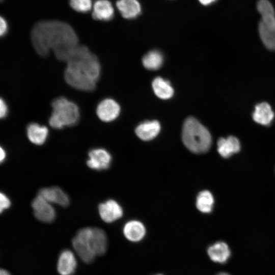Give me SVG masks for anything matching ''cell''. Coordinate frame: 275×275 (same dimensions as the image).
Listing matches in <instances>:
<instances>
[{"mask_svg": "<svg viewBox=\"0 0 275 275\" xmlns=\"http://www.w3.org/2000/svg\"><path fill=\"white\" fill-rule=\"evenodd\" d=\"M163 62L162 54L158 50H153L148 52L142 59L143 65L150 70H156L160 68Z\"/></svg>", "mask_w": 275, "mask_h": 275, "instance_id": "23", "label": "cell"}, {"mask_svg": "<svg viewBox=\"0 0 275 275\" xmlns=\"http://www.w3.org/2000/svg\"><path fill=\"white\" fill-rule=\"evenodd\" d=\"M0 211L2 212L5 209H8L11 205V202L8 197L2 193H1L0 196Z\"/></svg>", "mask_w": 275, "mask_h": 275, "instance_id": "26", "label": "cell"}, {"mask_svg": "<svg viewBox=\"0 0 275 275\" xmlns=\"http://www.w3.org/2000/svg\"><path fill=\"white\" fill-rule=\"evenodd\" d=\"M3 0H1V2H2Z\"/></svg>", "mask_w": 275, "mask_h": 275, "instance_id": "33", "label": "cell"}, {"mask_svg": "<svg viewBox=\"0 0 275 275\" xmlns=\"http://www.w3.org/2000/svg\"><path fill=\"white\" fill-rule=\"evenodd\" d=\"M6 152L3 148H1V161L2 162L6 158Z\"/></svg>", "mask_w": 275, "mask_h": 275, "instance_id": "30", "label": "cell"}, {"mask_svg": "<svg viewBox=\"0 0 275 275\" xmlns=\"http://www.w3.org/2000/svg\"><path fill=\"white\" fill-rule=\"evenodd\" d=\"M69 4L73 10L81 13L89 12L92 7L91 0H69Z\"/></svg>", "mask_w": 275, "mask_h": 275, "instance_id": "25", "label": "cell"}, {"mask_svg": "<svg viewBox=\"0 0 275 275\" xmlns=\"http://www.w3.org/2000/svg\"><path fill=\"white\" fill-rule=\"evenodd\" d=\"M26 134L28 139L32 143L41 145L45 143L48 137V129L45 126L32 123L26 127Z\"/></svg>", "mask_w": 275, "mask_h": 275, "instance_id": "19", "label": "cell"}, {"mask_svg": "<svg viewBox=\"0 0 275 275\" xmlns=\"http://www.w3.org/2000/svg\"><path fill=\"white\" fill-rule=\"evenodd\" d=\"M0 35L3 36L6 35L8 31V24L4 18L1 17L0 18Z\"/></svg>", "mask_w": 275, "mask_h": 275, "instance_id": "28", "label": "cell"}, {"mask_svg": "<svg viewBox=\"0 0 275 275\" xmlns=\"http://www.w3.org/2000/svg\"><path fill=\"white\" fill-rule=\"evenodd\" d=\"M274 118V113L270 105L266 102H262L256 105L253 114L254 120L261 125H268Z\"/></svg>", "mask_w": 275, "mask_h": 275, "instance_id": "20", "label": "cell"}, {"mask_svg": "<svg viewBox=\"0 0 275 275\" xmlns=\"http://www.w3.org/2000/svg\"><path fill=\"white\" fill-rule=\"evenodd\" d=\"M57 59L67 63L64 77L66 82L77 90L91 92L96 87L101 68L98 58L82 45L69 48Z\"/></svg>", "mask_w": 275, "mask_h": 275, "instance_id": "1", "label": "cell"}, {"mask_svg": "<svg viewBox=\"0 0 275 275\" xmlns=\"http://www.w3.org/2000/svg\"><path fill=\"white\" fill-rule=\"evenodd\" d=\"M76 260L73 253L66 250L60 254L57 264V269L60 275H72L76 269Z\"/></svg>", "mask_w": 275, "mask_h": 275, "instance_id": "13", "label": "cell"}, {"mask_svg": "<svg viewBox=\"0 0 275 275\" xmlns=\"http://www.w3.org/2000/svg\"><path fill=\"white\" fill-rule=\"evenodd\" d=\"M88 155L87 164L91 169L101 170L109 167L112 157L106 150L102 148L93 149L90 151Z\"/></svg>", "mask_w": 275, "mask_h": 275, "instance_id": "9", "label": "cell"}, {"mask_svg": "<svg viewBox=\"0 0 275 275\" xmlns=\"http://www.w3.org/2000/svg\"><path fill=\"white\" fill-rule=\"evenodd\" d=\"M240 149L239 140L235 136L221 138L217 142V151L224 158H228L237 153Z\"/></svg>", "mask_w": 275, "mask_h": 275, "instance_id": "17", "label": "cell"}, {"mask_svg": "<svg viewBox=\"0 0 275 275\" xmlns=\"http://www.w3.org/2000/svg\"><path fill=\"white\" fill-rule=\"evenodd\" d=\"M123 232L125 236L128 240L132 241H138L144 236L145 228L140 222L131 221L125 224Z\"/></svg>", "mask_w": 275, "mask_h": 275, "instance_id": "21", "label": "cell"}, {"mask_svg": "<svg viewBox=\"0 0 275 275\" xmlns=\"http://www.w3.org/2000/svg\"><path fill=\"white\" fill-rule=\"evenodd\" d=\"M52 111L49 119V124L55 129L76 124L79 120V110L73 102L64 97H59L51 103Z\"/></svg>", "mask_w": 275, "mask_h": 275, "instance_id": "4", "label": "cell"}, {"mask_svg": "<svg viewBox=\"0 0 275 275\" xmlns=\"http://www.w3.org/2000/svg\"><path fill=\"white\" fill-rule=\"evenodd\" d=\"M0 275H11V274L5 269H1L0 271Z\"/></svg>", "mask_w": 275, "mask_h": 275, "instance_id": "31", "label": "cell"}, {"mask_svg": "<svg viewBox=\"0 0 275 275\" xmlns=\"http://www.w3.org/2000/svg\"><path fill=\"white\" fill-rule=\"evenodd\" d=\"M261 16L258 30L261 39L269 49L275 50V11L268 0H258L257 5Z\"/></svg>", "mask_w": 275, "mask_h": 275, "instance_id": "5", "label": "cell"}, {"mask_svg": "<svg viewBox=\"0 0 275 275\" xmlns=\"http://www.w3.org/2000/svg\"><path fill=\"white\" fill-rule=\"evenodd\" d=\"M90 229V227L80 229L72 240V246L76 253L86 263L92 262L96 257L88 239Z\"/></svg>", "mask_w": 275, "mask_h": 275, "instance_id": "6", "label": "cell"}, {"mask_svg": "<svg viewBox=\"0 0 275 275\" xmlns=\"http://www.w3.org/2000/svg\"><path fill=\"white\" fill-rule=\"evenodd\" d=\"M152 86L155 94L161 99H169L174 95V89L170 82L160 77L153 79Z\"/></svg>", "mask_w": 275, "mask_h": 275, "instance_id": "22", "label": "cell"}, {"mask_svg": "<svg viewBox=\"0 0 275 275\" xmlns=\"http://www.w3.org/2000/svg\"><path fill=\"white\" fill-rule=\"evenodd\" d=\"M31 40L36 52L42 57L76 46L78 37L68 23L58 20H42L36 23L31 32Z\"/></svg>", "mask_w": 275, "mask_h": 275, "instance_id": "2", "label": "cell"}, {"mask_svg": "<svg viewBox=\"0 0 275 275\" xmlns=\"http://www.w3.org/2000/svg\"><path fill=\"white\" fill-rule=\"evenodd\" d=\"M214 199L212 195L208 190L201 191L197 197L196 206L198 209L203 213L211 211Z\"/></svg>", "mask_w": 275, "mask_h": 275, "instance_id": "24", "label": "cell"}, {"mask_svg": "<svg viewBox=\"0 0 275 275\" xmlns=\"http://www.w3.org/2000/svg\"><path fill=\"white\" fill-rule=\"evenodd\" d=\"M160 125L156 120L146 121L140 124L135 128L136 135L144 141H150L159 133Z\"/></svg>", "mask_w": 275, "mask_h": 275, "instance_id": "14", "label": "cell"}, {"mask_svg": "<svg viewBox=\"0 0 275 275\" xmlns=\"http://www.w3.org/2000/svg\"><path fill=\"white\" fill-rule=\"evenodd\" d=\"M89 241L91 248L95 256H101L105 254L107 247L106 235L101 229L90 227Z\"/></svg>", "mask_w": 275, "mask_h": 275, "instance_id": "10", "label": "cell"}, {"mask_svg": "<svg viewBox=\"0 0 275 275\" xmlns=\"http://www.w3.org/2000/svg\"><path fill=\"white\" fill-rule=\"evenodd\" d=\"M98 210L101 218L106 223L113 222L120 218L123 214L121 207L113 200L99 204Z\"/></svg>", "mask_w": 275, "mask_h": 275, "instance_id": "12", "label": "cell"}, {"mask_svg": "<svg viewBox=\"0 0 275 275\" xmlns=\"http://www.w3.org/2000/svg\"><path fill=\"white\" fill-rule=\"evenodd\" d=\"M120 112L119 104L114 100L110 98L102 100L96 108V114L98 118L102 121L108 122L116 119Z\"/></svg>", "mask_w": 275, "mask_h": 275, "instance_id": "8", "label": "cell"}, {"mask_svg": "<svg viewBox=\"0 0 275 275\" xmlns=\"http://www.w3.org/2000/svg\"><path fill=\"white\" fill-rule=\"evenodd\" d=\"M8 108L5 101L1 98L0 100V117L5 118L8 115Z\"/></svg>", "mask_w": 275, "mask_h": 275, "instance_id": "27", "label": "cell"}, {"mask_svg": "<svg viewBox=\"0 0 275 275\" xmlns=\"http://www.w3.org/2000/svg\"><path fill=\"white\" fill-rule=\"evenodd\" d=\"M182 139L190 151L198 154L208 151L211 145V136L208 129L197 119L189 117L184 122Z\"/></svg>", "mask_w": 275, "mask_h": 275, "instance_id": "3", "label": "cell"}, {"mask_svg": "<svg viewBox=\"0 0 275 275\" xmlns=\"http://www.w3.org/2000/svg\"><path fill=\"white\" fill-rule=\"evenodd\" d=\"M38 195L50 203H53L64 207L69 204L68 195L59 187L42 188L39 190Z\"/></svg>", "mask_w": 275, "mask_h": 275, "instance_id": "11", "label": "cell"}, {"mask_svg": "<svg viewBox=\"0 0 275 275\" xmlns=\"http://www.w3.org/2000/svg\"><path fill=\"white\" fill-rule=\"evenodd\" d=\"M114 15V9L108 0H97L94 5L92 17L94 19L108 21Z\"/></svg>", "mask_w": 275, "mask_h": 275, "instance_id": "16", "label": "cell"}, {"mask_svg": "<svg viewBox=\"0 0 275 275\" xmlns=\"http://www.w3.org/2000/svg\"><path fill=\"white\" fill-rule=\"evenodd\" d=\"M32 206L35 217L44 223L52 222L56 217V211L51 203L38 195L33 201Z\"/></svg>", "mask_w": 275, "mask_h": 275, "instance_id": "7", "label": "cell"}, {"mask_svg": "<svg viewBox=\"0 0 275 275\" xmlns=\"http://www.w3.org/2000/svg\"><path fill=\"white\" fill-rule=\"evenodd\" d=\"M207 252L213 261L220 263L227 262L231 255L229 246L223 241L217 242L210 246Z\"/></svg>", "mask_w": 275, "mask_h": 275, "instance_id": "18", "label": "cell"}, {"mask_svg": "<svg viewBox=\"0 0 275 275\" xmlns=\"http://www.w3.org/2000/svg\"><path fill=\"white\" fill-rule=\"evenodd\" d=\"M198 1L202 5L204 6L209 5L216 1V0H198Z\"/></svg>", "mask_w": 275, "mask_h": 275, "instance_id": "29", "label": "cell"}, {"mask_svg": "<svg viewBox=\"0 0 275 275\" xmlns=\"http://www.w3.org/2000/svg\"><path fill=\"white\" fill-rule=\"evenodd\" d=\"M116 7L121 15L128 19L136 18L142 11L138 0H118L116 2Z\"/></svg>", "mask_w": 275, "mask_h": 275, "instance_id": "15", "label": "cell"}, {"mask_svg": "<svg viewBox=\"0 0 275 275\" xmlns=\"http://www.w3.org/2000/svg\"><path fill=\"white\" fill-rule=\"evenodd\" d=\"M216 275H230L229 274L226 272H220Z\"/></svg>", "mask_w": 275, "mask_h": 275, "instance_id": "32", "label": "cell"}]
</instances>
